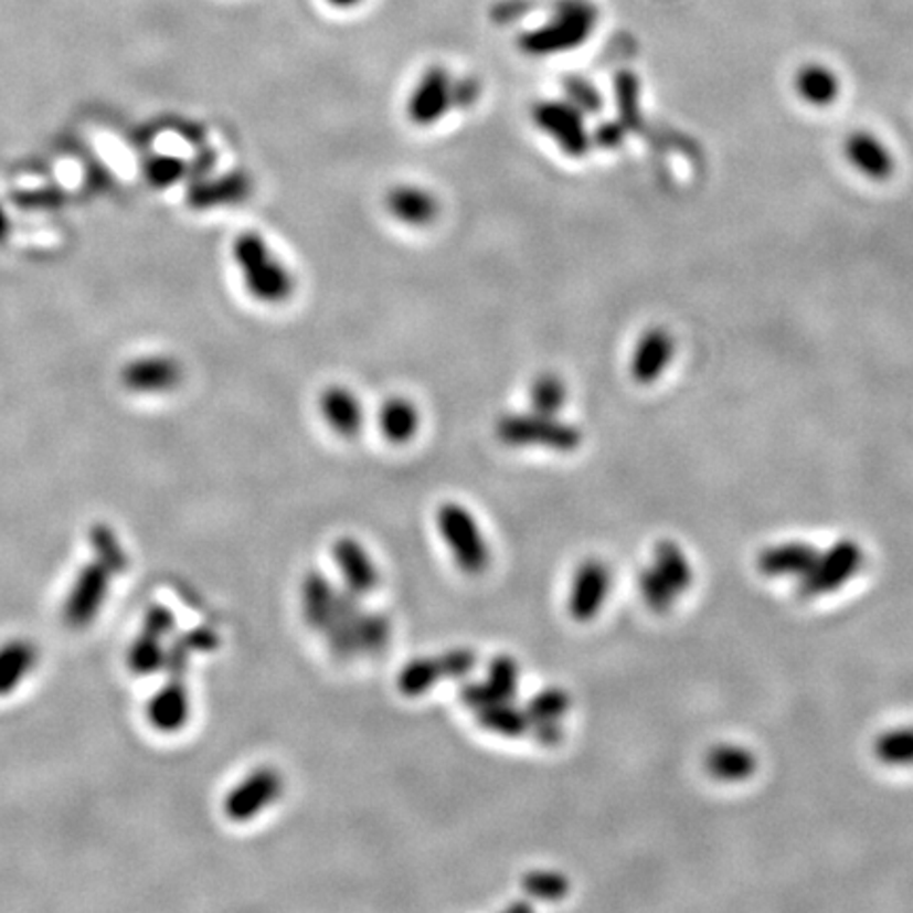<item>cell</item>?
Here are the masks:
<instances>
[{"instance_id": "cell-1", "label": "cell", "mask_w": 913, "mask_h": 913, "mask_svg": "<svg viewBox=\"0 0 913 913\" xmlns=\"http://www.w3.org/2000/svg\"><path fill=\"white\" fill-rule=\"evenodd\" d=\"M231 263L247 297L263 307H282L297 293V277L269 240L254 229L231 242Z\"/></svg>"}, {"instance_id": "cell-2", "label": "cell", "mask_w": 913, "mask_h": 913, "mask_svg": "<svg viewBox=\"0 0 913 913\" xmlns=\"http://www.w3.org/2000/svg\"><path fill=\"white\" fill-rule=\"evenodd\" d=\"M598 22V11L591 0H559L545 24L522 32L519 47L533 57H548L582 47Z\"/></svg>"}, {"instance_id": "cell-3", "label": "cell", "mask_w": 913, "mask_h": 913, "mask_svg": "<svg viewBox=\"0 0 913 913\" xmlns=\"http://www.w3.org/2000/svg\"><path fill=\"white\" fill-rule=\"evenodd\" d=\"M497 436L508 446H540L548 450L571 453L582 445V432L575 425L542 413H517L497 421Z\"/></svg>"}, {"instance_id": "cell-4", "label": "cell", "mask_w": 913, "mask_h": 913, "mask_svg": "<svg viewBox=\"0 0 913 913\" xmlns=\"http://www.w3.org/2000/svg\"><path fill=\"white\" fill-rule=\"evenodd\" d=\"M436 524L457 567L469 575H478L489 567V545L468 508L446 501L436 512Z\"/></svg>"}, {"instance_id": "cell-5", "label": "cell", "mask_w": 913, "mask_h": 913, "mask_svg": "<svg viewBox=\"0 0 913 913\" xmlns=\"http://www.w3.org/2000/svg\"><path fill=\"white\" fill-rule=\"evenodd\" d=\"M113 573L99 561H89L76 571L62 601V619L73 630H85L98 619L113 588Z\"/></svg>"}, {"instance_id": "cell-6", "label": "cell", "mask_w": 913, "mask_h": 913, "mask_svg": "<svg viewBox=\"0 0 913 913\" xmlns=\"http://www.w3.org/2000/svg\"><path fill=\"white\" fill-rule=\"evenodd\" d=\"M533 124L567 157L582 159L591 150V134L584 113L565 99H543L533 108Z\"/></svg>"}, {"instance_id": "cell-7", "label": "cell", "mask_w": 913, "mask_h": 913, "mask_svg": "<svg viewBox=\"0 0 913 913\" xmlns=\"http://www.w3.org/2000/svg\"><path fill=\"white\" fill-rule=\"evenodd\" d=\"M282 790L284 778L275 767H256L224 795V816L231 822H250L273 806L282 797Z\"/></svg>"}, {"instance_id": "cell-8", "label": "cell", "mask_w": 913, "mask_h": 913, "mask_svg": "<svg viewBox=\"0 0 913 913\" xmlns=\"http://www.w3.org/2000/svg\"><path fill=\"white\" fill-rule=\"evenodd\" d=\"M863 565V550L852 540H839L827 552H820L813 569L799 580V594L815 598L834 593Z\"/></svg>"}, {"instance_id": "cell-9", "label": "cell", "mask_w": 913, "mask_h": 913, "mask_svg": "<svg viewBox=\"0 0 913 913\" xmlns=\"http://www.w3.org/2000/svg\"><path fill=\"white\" fill-rule=\"evenodd\" d=\"M182 381L184 369L180 360L161 351L140 353L121 369V385L129 394L168 395L176 392Z\"/></svg>"}, {"instance_id": "cell-10", "label": "cell", "mask_w": 913, "mask_h": 913, "mask_svg": "<svg viewBox=\"0 0 913 913\" xmlns=\"http://www.w3.org/2000/svg\"><path fill=\"white\" fill-rule=\"evenodd\" d=\"M457 104V83L445 66H429L408 96L406 115L417 127H434Z\"/></svg>"}, {"instance_id": "cell-11", "label": "cell", "mask_w": 913, "mask_h": 913, "mask_svg": "<svg viewBox=\"0 0 913 913\" xmlns=\"http://www.w3.org/2000/svg\"><path fill=\"white\" fill-rule=\"evenodd\" d=\"M191 713L193 700L187 679L182 677H168L163 686L152 691L145 707V716L150 730L166 736L182 732L191 721Z\"/></svg>"}, {"instance_id": "cell-12", "label": "cell", "mask_w": 913, "mask_h": 913, "mask_svg": "<svg viewBox=\"0 0 913 913\" xmlns=\"http://www.w3.org/2000/svg\"><path fill=\"white\" fill-rule=\"evenodd\" d=\"M612 591V571L598 561L588 559L575 569L569 588V616L575 622H591L601 614Z\"/></svg>"}, {"instance_id": "cell-13", "label": "cell", "mask_w": 913, "mask_h": 913, "mask_svg": "<svg viewBox=\"0 0 913 913\" xmlns=\"http://www.w3.org/2000/svg\"><path fill=\"white\" fill-rule=\"evenodd\" d=\"M675 358V337L665 326H651L633 347L628 371L635 383L654 385L660 381Z\"/></svg>"}, {"instance_id": "cell-14", "label": "cell", "mask_w": 913, "mask_h": 913, "mask_svg": "<svg viewBox=\"0 0 913 913\" xmlns=\"http://www.w3.org/2000/svg\"><path fill=\"white\" fill-rule=\"evenodd\" d=\"M383 205L395 223L408 229H427L440 216V203L436 195L429 189L413 182L394 184L385 193Z\"/></svg>"}, {"instance_id": "cell-15", "label": "cell", "mask_w": 913, "mask_h": 913, "mask_svg": "<svg viewBox=\"0 0 913 913\" xmlns=\"http://www.w3.org/2000/svg\"><path fill=\"white\" fill-rule=\"evenodd\" d=\"M318 411L323 423L341 438H355L364 427L362 400L347 385H326L318 397Z\"/></svg>"}, {"instance_id": "cell-16", "label": "cell", "mask_w": 913, "mask_h": 913, "mask_svg": "<svg viewBox=\"0 0 913 913\" xmlns=\"http://www.w3.org/2000/svg\"><path fill=\"white\" fill-rule=\"evenodd\" d=\"M843 157L857 172L875 182H884L894 173V157L889 147L867 129L848 134L843 140Z\"/></svg>"}, {"instance_id": "cell-17", "label": "cell", "mask_w": 913, "mask_h": 913, "mask_svg": "<svg viewBox=\"0 0 913 913\" xmlns=\"http://www.w3.org/2000/svg\"><path fill=\"white\" fill-rule=\"evenodd\" d=\"M332 559L341 569L349 591L367 596L379 586V569L367 548L355 538H339L332 545Z\"/></svg>"}, {"instance_id": "cell-18", "label": "cell", "mask_w": 913, "mask_h": 913, "mask_svg": "<svg viewBox=\"0 0 913 913\" xmlns=\"http://www.w3.org/2000/svg\"><path fill=\"white\" fill-rule=\"evenodd\" d=\"M41 651L30 639L0 643V698H9L24 686L39 667Z\"/></svg>"}, {"instance_id": "cell-19", "label": "cell", "mask_w": 913, "mask_h": 913, "mask_svg": "<svg viewBox=\"0 0 913 913\" xmlns=\"http://www.w3.org/2000/svg\"><path fill=\"white\" fill-rule=\"evenodd\" d=\"M815 545L804 542L769 545L757 559V567L767 577H804L818 559Z\"/></svg>"}, {"instance_id": "cell-20", "label": "cell", "mask_w": 913, "mask_h": 913, "mask_svg": "<svg viewBox=\"0 0 913 913\" xmlns=\"http://www.w3.org/2000/svg\"><path fill=\"white\" fill-rule=\"evenodd\" d=\"M379 432L390 445H408L421 427L417 404L404 395H392L383 400L379 408Z\"/></svg>"}, {"instance_id": "cell-21", "label": "cell", "mask_w": 913, "mask_h": 913, "mask_svg": "<svg viewBox=\"0 0 913 913\" xmlns=\"http://www.w3.org/2000/svg\"><path fill=\"white\" fill-rule=\"evenodd\" d=\"M339 588L321 573V571H309L300 582V609L305 622L314 630H323L330 622L335 603H337Z\"/></svg>"}, {"instance_id": "cell-22", "label": "cell", "mask_w": 913, "mask_h": 913, "mask_svg": "<svg viewBox=\"0 0 913 913\" xmlns=\"http://www.w3.org/2000/svg\"><path fill=\"white\" fill-rule=\"evenodd\" d=\"M839 78L829 66L808 62L795 75V92L806 104L827 108L839 98Z\"/></svg>"}, {"instance_id": "cell-23", "label": "cell", "mask_w": 913, "mask_h": 913, "mask_svg": "<svg viewBox=\"0 0 913 913\" xmlns=\"http://www.w3.org/2000/svg\"><path fill=\"white\" fill-rule=\"evenodd\" d=\"M704 765H707L709 774L715 776L716 781L741 783V781H746L749 776H753V772L757 769V760L744 746L719 744V746H713L707 753Z\"/></svg>"}, {"instance_id": "cell-24", "label": "cell", "mask_w": 913, "mask_h": 913, "mask_svg": "<svg viewBox=\"0 0 913 913\" xmlns=\"http://www.w3.org/2000/svg\"><path fill=\"white\" fill-rule=\"evenodd\" d=\"M476 716L487 732H493L503 739H519L522 734L531 732V719L524 709H519L514 704V700H499L480 709Z\"/></svg>"}, {"instance_id": "cell-25", "label": "cell", "mask_w": 913, "mask_h": 913, "mask_svg": "<svg viewBox=\"0 0 913 913\" xmlns=\"http://www.w3.org/2000/svg\"><path fill=\"white\" fill-rule=\"evenodd\" d=\"M166 654H168V641L157 639L149 633H138L136 639L129 643L127 654H125V665L127 670L138 677L145 679L150 675H157L166 668Z\"/></svg>"}, {"instance_id": "cell-26", "label": "cell", "mask_w": 913, "mask_h": 913, "mask_svg": "<svg viewBox=\"0 0 913 913\" xmlns=\"http://www.w3.org/2000/svg\"><path fill=\"white\" fill-rule=\"evenodd\" d=\"M654 567L668 582V586L677 594H683L693 582V571L683 548L672 540H662L656 543L654 550Z\"/></svg>"}, {"instance_id": "cell-27", "label": "cell", "mask_w": 913, "mask_h": 913, "mask_svg": "<svg viewBox=\"0 0 913 913\" xmlns=\"http://www.w3.org/2000/svg\"><path fill=\"white\" fill-rule=\"evenodd\" d=\"M89 548H92L94 559L108 569L115 577L124 575L125 571L129 569V554H127L124 543L119 540L117 531L110 524L96 522L89 529Z\"/></svg>"}, {"instance_id": "cell-28", "label": "cell", "mask_w": 913, "mask_h": 913, "mask_svg": "<svg viewBox=\"0 0 913 913\" xmlns=\"http://www.w3.org/2000/svg\"><path fill=\"white\" fill-rule=\"evenodd\" d=\"M567 395V385L563 376L554 372H542L531 381V388H529L531 411L556 417L565 408Z\"/></svg>"}, {"instance_id": "cell-29", "label": "cell", "mask_w": 913, "mask_h": 913, "mask_svg": "<svg viewBox=\"0 0 913 913\" xmlns=\"http://www.w3.org/2000/svg\"><path fill=\"white\" fill-rule=\"evenodd\" d=\"M571 698L563 688H545L538 691L524 707L531 719V730L542 725H561L563 716L567 715ZM531 734V732H529Z\"/></svg>"}, {"instance_id": "cell-30", "label": "cell", "mask_w": 913, "mask_h": 913, "mask_svg": "<svg viewBox=\"0 0 913 913\" xmlns=\"http://www.w3.org/2000/svg\"><path fill=\"white\" fill-rule=\"evenodd\" d=\"M443 670L436 658H415L404 665L397 675V690L406 698H417L443 681Z\"/></svg>"}, {"instance_id": "cell-31", "label": "cell", "mask_w": 913, "mask_h": 913, "mask_svg": "<svg viewBox=\"0 0 913 913\" xmlns=\"http://www.w3.org/2000/svg\"><path fill=\"white\" fill-rule=\"evenodd\" d=\"M355 639L360 656L381 654L392 639V624L383 614L364 609L355 622Z\"/></svg>"}, {"instance_id": "cell-32", "label": "cell", "mask_w": 913, "mask_h": 913, "mask_svg": "<svg viewBox=\"0 0 913 913\" xmlns=\"http://www.w3.org/2000/svg\"><path fill=\"white\" fill-rule=\"evenodd\" d=\"M875 757L887 765H913V728L884 732L873 744Z\"/></svg>"}, {"instance_id": "cell-33", "label": "cell", "mask_w": 913, "mask_h": 913, "mask_svg": "<svg viewBox=\"0 0 913 913\" xmlns=\"http://www.w3.org/2000/svg\"><path fill=\"white\" fill-rule=\"evenodd\" d=\"M522 889L538 901H561L565 899L571 890L567 875L559 873V871H548V869H533L527 875H522Z\"/></svg>"}, {"instance_id": "cell-34", "label": "cell", "mask_w": 913, "mask_h": 913, "mask_svg": "<svg viewBox=\"0 0 913 913\" xmlns=\"http://www.w3.org/2000/svg\"><path fill=\"white\" fill-rule=\"evenodd\" d=\"M637 584H639V593H641L645 605H647L651 612H656V614H668L670 607H672V603H675V598L679 596V594L675 593V591L668 586L667 580L658 573V569L654 567V565L639 571Z\"/></svg>"}, {"instance_id": "cell-35", "label": "cell", "mask_w": 913, "mask_h": 913, "mask_svg": "<svg viewBox=\"0 0 913 913\" xmlns=\"http://www.w3.org/2000/svg\"><path fill=\"white\" fill-rule=\"evenodd\" d=\"M616 98L619 119L624 127H639L641 124V83L635 73L622 71L616 76Z\"/></svg>"}, {"instance_id": "cell-36", "label": "cell", "mask_w": 913, "mask_h": 913, "mask_svg": "<svg viewBox=\"0 0 913 913\" xmlns=\"http://www.w3.org/2000/svg\"><path fill=\"white\" fill-rule=\"evenodd\" d=\"M520 670L512 656H495L487 672V683L499 700H514L519 691Z\"/></svg>"}, {"instance_id": "cell-37", "label": "cell", "mask_w": 913, "mask_h": 913, "mask_svg": "<svg viewBox=\"0 0 913 913\" xmlns=\"http://www.w3.org/2000/svg\"><path fill=\"white\" fill-rule=\"evenodd\" d=\"M563 87L569 102L575 104L582 113H598L603 108V96L591 81L582 76H569Z\"/></svg>"}, {"instance_id": "cell-38", "label": "cell", "mask_w": 913, "mask_h": 913, "mask_svg": "<svg viewBox=\"0 0 913 913\" xmlns=\"http://www.w3.org/2000/svg\"><path fill=\"white\" fill-rule=\"evenodd\" d=\"M176 626H178V619H176L172 609H168L166 605H150L149 609L145 612V616H142L140 630L149 633L157 639L170 641L176 635Z\"/></svg>"}, {"instance_id": "cell-39", "label": "cell", "mask_w": 913, "mask_h": 913, "mask_svg": "<svg viewBox=\"0 0 913 913\" xmlns=\"http://www.w3.org/2000/svg\"><path fill=\"white\" fill-rule=\"evenodd\" d=\"M440 670L445 679H466L469 672L476 668V654L466 647L448 649L438 656Z\"/></svg>"}, {"instance_id": "cell-40", "label": "cell", "mask_w": 913, "mask_h": 913, "mask_svg": "<svg viewBox=\"0 0 913 913\" xmlns=\"http://www.w3.org/2000/svg\"><path fill=\"white\" fill-rule=\"evenodd\" d=\"M459 698H461V702L468 707L469 711H474V713H478L480 709H485V707H489V704L499 702L497 693L489 688L487 681H480V683H478V681H468V683H464L461 691H459Z\"/></svg>"}, {"instance_id": "cell-41", "label": "cell", "mask_w": 913, "mask_h": 913, "mask_svg": "<svg viewBox=\"0 0 913 913\" xmlns=\"http://www.w3.org/2000/svg\"><path fill=\"white\" fill-rule=\"evenodd\" d=\"M622 140H624V129H622L619 125H603V127L596 131V142H601L603 147L614 149V147H617Z\"/></svg>"}, {"instance_id": "cell-42", "label": "cell", "mask_w": 913, "mask_h": 913, "mask_svg": "<svg viewBox=\"0 0 913 913\" xmlns=\"http://www.w3.org/2000/svg\"><path fill=\"white\" fill-rule=\"evenodd\" d=\"M11 237V216L7 214L4 205L0 203V246Z\"/></svg>"}, {"instance_id": "cell-43", "label": "cell", "mask_w": 913, "mask_h": 913, "mask_svg": "<svg viewBox=\"0 0 913 913\" xmlns=\"http://www.w3.org/2000/svg\"><path fill=\"white\" fill-rule=\"evenodd\" d=\"M328 4H332V7H337V9H353V7H358L362 0H326Z\"/></svg>"}, {"instance_id": "cell-44", "label": "cell", "mask_w": 913, "mask_h": 913, "mask_svg": "<svg viewBox=\"0 0 913 913\" xmlns=\"http://www.w3.org/2000/svg\"><path fill=\"white\" fill-rule=\"evenodd\" d=\"M531 910H533V905H531V903H524V901H522V903H514V905H510V907H508V912L510 913L531 912Z\"/></svg>"}]
</instances>
